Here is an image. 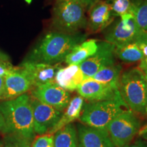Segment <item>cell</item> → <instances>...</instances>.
<instances>
[{"label":"cell","instance_id":"4","mask_svg":"<svg viewBox=\"0 0 147 147\" xmlns=\"http://www.w3.org/2000/svg\"><path fill=\"white\" fill-rule=\"evenodd\" d=\"M86 8L72 0H56L53 8L52 25L57 32L73 34L87 27Z\"/></svg>","mask_w":147,"mask_h":147},{"label":"cell","instance_id":"19","mask_svg":"<svg viewBox=\"0 0 147 147\" xmlns=\"http://www.w3.org/2000/svg\"><path fill=\"white\" fill-rule=\"evenodd\" d=\"M53 147H78V132L76 126L68 124L53 134Z\"/></svg>","mask_w":147,"mask_h":147},{"label":"cell","instance_id":"17","mask_svg":"<svg viewBox=\"0 0 147 147\" xmlns=\"http://www.w3.org/2000/svg\"><path fill=\"white\" fill-rule=\"evenodd\" d=\"M98 49V40H85L73 48L64 60L67 65H80L96 52Z\"/></svg>","mask_w":147,"mask_h":147},{"label":"cell","instance_id":"36","mask_svg":"<svg viewBox=\"0 0 147 147\" xmlns=\"http://www.w3.org/2000/svg\"><path fill=\"white\" fill-rule=\"evenodd\" d=\"M3 146V141H2V139L0 138V147H2Z\"/></svg>","mask_w":147,"mask_h":147},{"label":"cell","instance_id":"35","mask_svg":"<svg viewBox=\"0 0 147 147\" xmlns=\"http://www.w3.org/2000/svg\"><path fill=\"white\" fill-rule=\"evenodd\" d=\"M143 72L144 73V74H145V76H146V77L147 78V68L146 69H144V70H142Z\"/></svg>","mask_w":147,"mask_h":147},{"label":"cell","instance_id":"6","mask_svg":"<svg viewBox=\"0 0 147 147\" xmlns=\"http://www.w3.org/2000/svg\"><path fill=\"white\" fill-rule=\"evenodd\" d=\"M141 122L131 110H123L108 124L107 131L117 147H127L138 134Z\"/></svg>","mask_w":147,"mask_h":147},{"label":"cell","instance_id":"1","mask_svg":"<svg viewBox=\"0 0 147 147\" xmlns=\"http://www.w3.org/2000/svg\"><path fill=\"white\" fill-rule=\"evenodd\" d=\"M87 38V35L78 32L69 34L51 32L44 35L27 53L23 61L56 65L65 60L73 48Z\"/></svg>","mask_w":147,"mask_h":147},{"label":"cell","instance_id":"30","mask_svg":"<svg viewBox=\"0 0 147 147\" xmlns=\"http://www.w3.org/2000/svg\"><path fill=\"white\" fill-rule=\"evenodd\" d=\"M4 77L0 76V101H2L4 93Z\"/></svg>","mask_w":147,"mask_h":147},{"label":"cell","instance_id":"23","mask_svg":"<svg viewBox=\"0 0 147 147\" xmlns=\"http://www.w3.org/2000/svg\"><path fill=\"white\" fill-rule=\"evenodd\" d=\"M110 4L114 17H121L123 14L131 13L133 0H106Z\"/></svg>","mask_w":147,"mask_h":147},{"label":"cell","instance_id":"13","mask_svg":"<svg viewBox=\"0 0 147 147\" xmlns=\"http://www.w3.org/2000/svg\"><path fill=\"white\" fill-rule=\"evenodd\" d=\"M78 147H117L106 129L95 128L78 124Z\"/></svg>","mask_w":147,"mask_h":147},{"label":"cell","instance_id":"32","mask_svg":"<svg viewBox=\"0 0 147 147\" xmlns=\"http://www.w3.org/2000/svg\"><path fill=\"white\" fill-rule=\"evenodd\" d=\"M3 127H4V121H3L2 115L0 113V132H2Z\"/></svg>","mask_w":147,"mask_h":147},{"label":"cell","instance_id":"24","mask_svg":"<svg viewBox=\"0 0 147 147\" xmlns=\"http://www.w3.org/2000/svg\"><path fill=\"white\" fill-rule=\"evenodd\" d=\"M2 147H31L32 141L16 134H5Z\"/></svg>","mask_w":147,"mask_h":147},{"label":"cell","instance_id":"20","mask_svg":"<svg viewBox=\"0 0 147 147\" xmlns=\"http://www.w3.org/2000/svg\"><path fill=\"white\" fill-rule=\"evenodd\" d=\"M121 71L122 66L114 63L100 69L91 78L102 83L109 84L116 89H119Z\"/></svg>","mask_w":147,"mask_h":147},{"label":"cell","instance_id":"8","mask_svg":"<svg viewBox=\"0 0 147 147\" xmlns=\"http://www.w3.org/2000/svg\"><path fill=\"white\" fill-rule=\"evenodd\" d=\"M115 46L106 41H98L96 52L79 65L86 78H92L100 69L116 63Z\"/></svg>","mask_w":147,"mask_h":147},{"label":"cell","instance_id":"3","mask_svg":"<svg viewBox=\"0 0 147 147\" xmlns=\"http://www.w3.org/2000/svg\"><path fill=\"white\" fill-rule=\"evenodd\" d=\"M119 90L129 109L135 114L147 115V78L139 67L122 74Z\"/></svg>","mask_w":147,"mask_h":147},{"label":"cell","instance_id":"18","mask_svg":"<svg viewBox=\"0 0 147 147\" xmlns=\"http://www.w3.org/2000/svg\"><path fill=\"white\" fill-rule=\"evenodd\" d=\"M84 105V100L81 96H74L71 98L68 106L63 112L61 117L53 128L48 134H54L63 127L71 123L74 121L80 118Z\"/></svg>","mask_w":147,"mask_h":147},{"label":"cell","instance_id":"10","mask_svg":"<svg viewBox=\"0 0 147 147\" xmlns=\"http://www.w3.org/2000/svg\"><path fill=\"white\" fill-rule=\"evenodd\" d=\"M31 96L44 104L63 112L71 100L69 92L59 87L56 82H50L33 88Z\"/></svg>","mask_w":147,"mask_h":147},{"label":"cell","instance_id":"28","mask_svg":"<svg viewBox=\"0 0 147 147\" xmlns=\"http://www.w3.org/2000/svg\"><path fill=\"white\" fill-rule=\"evenodd\" d=\"M127 147H147V141L142 138L136 140L135 142L129 144Z\"/></svg>","mask_w":147,"mask_h":147},{"label":"cell","instance_id":"5","mask_svg":"<svg viewBox=\"0 0 147 147\" xmlns=\"http://www.w3.org/2000/svg\"><path fill=\"white\" fill-rule=\"evenodd\" d=\"M127 108V106L122 97L117 100L89 102L84 105L79 119L86 125L107 129L113 119Z\"/></svg>","mask_w":147,"mask_h":147},{"label":"cell","instance_id":"21","mask_svg":"<svg viewBox=\"0 0 147 147\" xmlns=\"http://www.w3.org/2000/svg\"><path fill=\"white\" fill-rule=\"evenodd\" d=\"M115 53L116 57L125 63H134L141 61L144 57L142 52L136 42L115 47Z\"/></svg>","mask_w":147,"mask_h":147},{"label":"cell","instance_id":"2","mask_svg":"<svg viewBox=\"0 0 147 147\" xmlns=\"http://www.w3.org/2000/svg\"><path fill=\"white\" fill-rule=\"evenodd\" d=\"M0 113L4 121L3 135L16 134L34 140L36 134L30 95L25 93L12 100L0 101Z\"/></svg>","mask_w":147,"mask_h":147},{"label":"cell","instance_id":"16","mask_svg":"<svg viewBox=\"0 0 147 147\" xmlns=\"http://www.w3.org/2000/svg\"><path fill=\"white\" fill-rule=\"evenodd\" d=\"M86 79L78 65H68L60 67L55 75V82L59 87L68 92L77 89L78 86Z\"/></svg>","mask_w":147,"mask_h":147},{"label":"cell","instance_id":"34","mask_svg":"<svg viewBox=\"0 0 147 147\" xmlns=\"http://www.w3.org/2000/svg\"><path fill=\"white\" fill-rule=\"evenodd\" d=\"M25 2H26L27 3H28V4H30L32 2V0H25Z\"/></svg>","mask_w":147,"mask_h":147},{"label":"cell","instance_id":"25","mask_svg":"<svg viewBox=\"0 0 147 147\" xmlns=\"http://www.w3.org/2000/svg\"><path fill=\"white\" fill-rule=\"evenodd\" d=\"M31 147H53V134H45L35 137Z\"/></svg>","mask_w":147,"mask_h":147},{"label":"cell","instance_id":"29","mask_svg":"<svg viewBox=\"0 0 147 147\" xmlns=\"http://www.w3.org/2000/svg\"><path fill=\"white\" fill-rule=\"evenodd\" d=\"M72 1H77V2L80 3L85 7L86 9H89L93 3L96 2L98 0H72Z\"/></svg>","mask_w":147,"mask_h":147},{"label":"cell","instance_id":"9","mask_svg":"<svg viewBox=\"0 0 147 147\" xmlns=\"http://www.w3.org/2000/svg\"><path fill=\"white\" fill-rule=\"evenodd\" d=\"M31 104L35 133L38 135L48 134L57 123L63 112L44 104L32 96Z\"/></svg>","mask_w":147,"mask_h":147},{"label":"cell","instance_id":"26","mask_svg":"<svg viewBox=\"0 0 147 147\" xmlns=\"http://www.w3.org/2000/svg\"><path fill=\"white\" fill-rule=\"evenodd\" d=\"M138 45L141 51L143 53L144 57L147 58V34L143 32L135 42Z\"/></svg>","mask_w":147,"mask_h":147},{"label":"cell","instance_id":"31","mask_svg":"<svg viewBox=\"0 0 147 147\" xmlns=\"http://www.w3.org/2000/svg\"><path fill=\"white\" fill-rule=\"evenodd\" d=\"M0 59L5 60V61H10V57L8 55L5 54V53L2 52L1 51H0Z\"/></svg>","mask_w":147,"mask_h":147},{"label":"cell","instance_id":"11","mask_svg":"<svg viewBox=\"0 0 147 147\" xmlns=\"http://www.w3.org/2000/svg\"><path fill=\"white\" fill-rule=\"evenodd\" d=\"M76 90L80 96L89 102L117 100L122 97L119 89L91 78L84 79Z\"/></svg>","mask_w":147,"mask_h":147},{"label":"cell","instance_id":"22","mask_svg":"<svg viewBox=\"0 0 147 147\" xmlns=\"http://www.w3.org/2000/svg\"><path fill=\"white\" fill-rule=\"evenodd\" d=\"M131 13L140 28L147 34V0H133Z\"/></svg>","mask_w":147,"mask_h":147},{"label":"cell","instance_id":"27","mask_svg":"<svg viewBox=\"0 0 147 147\" xmlns=\"http://www.w3.org/2000/svg\"><path fill=\"white\" fill-rule=\"evenodd\" d=\"M14 66L10 63V61L0 59V76L5 77L14 69Z\"/></svg>","mask_w":147,"mask_h":147},{"label":"cell","instance_id":"12","mask_svg":"<svg viewBox=\"0 0 147 147\" xmlns=\"http://www.w3.org/2000/svg\"><path fill=\"white\" fill-rule=\"evenodd\" d=\"M4 78V93L2 101L16 98L27 93L34 88L28 74L20 65L14 67Z\"/></svg>","mask_w":147,"mask_h":147},{"label":"cell","instance_id":"14","mask_svg":"<svg viewBox=\"0 0 147 147\" xmlns=\"http://www.w3.org/2000/svg\"><path fill=\"white\" fill-rule=\"evenodd\" d=\"M87 27L92 33L104 30L114 21L110 4L106 0H98L89 9Z\"/></svg>","mask_w":147,"mask_h":147},{"label":"cell","instance_id":"7","mask_svg":"<svg viewBox=\"0 0 147 147\" xmlns=\"http://www.w3.org/2000/svg\"><path fill=\"white\" fill-rule=\"evenodd\" d=\"M106 28L104 32L106 41L115 47L135 42L144 32L138 25L134 14L129 12L119 17Z\"/></svg>","mask_w":147,"mask_h":147},{"label":"cell","instance_id":"15","mask_svg":"<svg viewBox=\"0 0 147 147\" xmlns=\"http://www.w3.org/2000/svg\"><path fill=\"white\" fill-rule=\"evenodd\" d=\"M20 66H21L28 74L32 80L34 88L50 82H55V75L61 67L59 64L50 65L23 61H22Z\"/></svg>","mask_w":147,"mask_h":147},{"label":"cell","instance_id":"33","mask_svg":"<svg viewBox=\"0 0 147 147\" xmlns=\"http://www.w3.org/2000/svg\"><path fill=\"white\" fill-rule=\"evenodd\" d=\"M140 137L141 138L144 139V140H145L147 141V132H146V133H144V134H142V135L140 136Z\"/></svg>","mask_w":147,"mask_h":147}]
</instances>
